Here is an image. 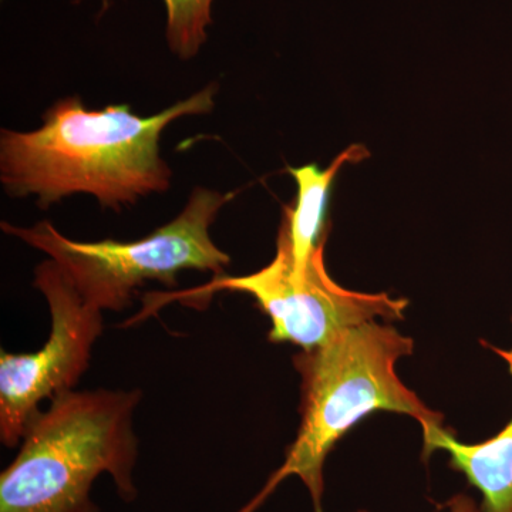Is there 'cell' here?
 <instances>
[{"label": "cell", "mask_w": 512, "mask_h": 512, "mask_svg": "<svg viewBox=\"0 0 512 512\" xmlns=\"http://www.w3.org/2000/svg\"><path fill=\"white\" fill-rule=\"evenodd\" d=\"M35 286L49 305V338L37 352L0 355V439L20 444L40 403L74 390L103 332V312L89 305L52 259L35 271Z\"/></svg>", "instance_id": "obj_6"}, {"label": "cell", "mask_w": 512, "mask_h": 512, "mask_svg": "<svg viewBox=\"0 0 512 512\" xmlns=\"http://www.w3.org/2000/svg\"><path fill=\"white\" fill-rule=\"evenodd\" d=\"M215 86L141 117L127 104L89 110L80 97L53 104L37 130H2L0 181L12 197H36L47 208L74 194L93 195L101 207L120 211L170 188L171 170L160 138L174 120L208 114Z\"/></svg>", "instance_id": "obj_1"}, {"label": "cell", "mask_w": 512, "mask_h": 512, "mask_svg": "<svg viewBox=\"0 0 512 512\" xmlns=\"http://www.w3.org/2000/svg\"><path fill=\"white\" fill-rule=\"evenodd\" d=\"M490 348L508 363L512 375V349ZM423 439L424 457L436 450L447 451L450 466L480 491L481 512H512V420L484 443H461L443 426L433 427L423 434Z\"/></svg>", "instance_id": "obj_7"}, {"label": "cell", "mask_w": 512, "mask_h": 512, "mask_svg": "<svg viewBox=\"0 0 512 512\" xmlns=\"http://www.w3.org/2000/svg\"><path fill=\"white\" fill-rule=\"evenodd\" d=\"M448 512H481L476 501L466 494H457L446 504Z\"/></svg>", "instance_id": "obj_10"}, {"label": "cell", "mask_w": 512, "mask_h": 512, "mask_svg": "<svg viewBox=\"0 0 512 512\" xmlns=\"http://www.w3.org/2000/svg\"><path fill=\"white\" fill-rule=\"evenodd\" d=\"M357 512H367V511H357Z\"/></svg>", "instance_id": "obj_11"}, {"label": "cell", "mask_w": 512, "mask_h": 512, "mask_svg": "<svg viewBox=\"0 0 512 512\" xmlns=\"http://www.w3.org/2000/svg\"><path fill=\"white\" fill-rule=\"evenodd\" d=\"M215 0H164L167 10L168 46L180 59H192L207 42Z\"/></svg>", "instance_id": "obj_9"}, {"label": "cell", "mask_w": 512, "mask_h": 512, "mask_svg": "<svg viewBox=\"0 0 512 512\" xmlns=\"http://www.w3.org/2000/svg\"><path fill=\"white\" fill-rule=\"evenodd\" d=\"M369 157L363 146H350L333 160L326 170L316 165L289 168V174L298 184V197L295 207L284 208V225L288 232L295 268L302 269L320 244V234L325 227L326 205L330 187L339 174L340 168L356 164Z\"/></svg>", "instance_id": "obj_8"}, {"label": "cell", "mask_w": 512, "mask_h": 512, "mask_svg": "<svg viewBox=\"0 0 512 512\" xmlns=\"http://www.w3.org/2000/svg\"><path fill=\"white\" fill-rule=\"evenodd\" d=\"M231 198L232 194L195 188L178 217L147 237L130 242L73 241L49 221L29 228L2 222V229L45 252L93 308L119 312L148 281L173 288L184 271L224 276L229 256L212 241L210 229Z\"/></svg>", "instance_id": "obj_4"}, {"label": "cell", "mask_w": 512, "mask_h": 512, "mask_svg": "<svg viewBox=\"0 0 512 512\" xmlns=\"http://www.w3.org/2000/svg\"><path fill=\"white\" fill-rule=\"evenodd\" d=\"M413 348V339L393 326L369 322L342 330L322 346L293 357L302 379L301 429L264 495L286 477L296 476L308 488L315 512H323L326 457L367 414H407L419 421L423 434L441 426L443 416L397 376L396 363L412 355Z\"/></svg>", "instance_id": "obj_3"}, {"label": "cell", "mask_w": 512, "mask_h": 512, "mask_svg": "<svg viewBox=\"0 0 512 512\" xmlns=\"http://www.w3.org/2000/svg\"><path fill=\"white\" fill-rule=\"evenodd\" d=\"M140 390L64 393L30 420L18 456L0 476V512H99L100 474L126 501L137 495L134 412Z\"/></svg>", "instance_id": "obj_2"}, {"label": "cell", "mask_w": 512, "mask_h": 512, "mask_svg": "<svg viewBox=\"0 0 512 512\" xmlns=\"http://www.w3.org/2000/svg\"><path fill=\"white\" fill-rule=\"evenodd\" d=\"M325 241L302 269L295 268L291 241L281 224L271 264L247 276H220L192 291L212 295L220 291L244 292L258 302L272 322L269 340L292 343L311 350L336 333L377 318L402 320L409 302L387 293H362L342 288L330 278L325 265Z\"/></svg>", "instance_id": "obj_5"}]
</instances>
